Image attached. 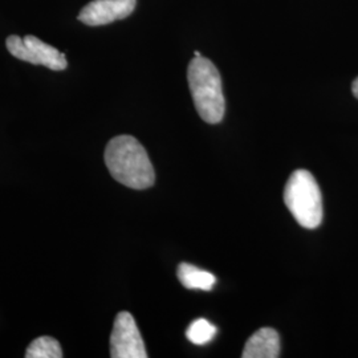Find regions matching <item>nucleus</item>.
<instances>
[{"label": "nucleus", "mask_w": 358, "mask_h": 358, "mask_svg": "<svg viewBox=\"0 0 358 358\" xmlns=\"http://www.w3.org/2000/svg\"><path fill=\"white\" fill-rule=\"evenodd\" d=\"M105 165L110 176L121 185L134 190L152 187L155 171L148 152L131 136H117L105 149Z\"/></svg>", "instance_id": "obj_1"}, {"label": "nucleus", "mask_w": 358, "mask_h": 358, "mask_svg": "<svg viewBox=\"0 0 358 358\" xmlns=\"http://www.w3.org/2000/svg\"><path fill=\"white\" fill-rule=\"evenodd\" d=\"M187 80L198 115L207 124H219L224 117L226 101L217 66L203 56L194 57Z\"/></svg>", "instance_id": "obj_2"}, {"label": "nucleus", "mask_w": 358, "mask_h": 358, "mask_svg": "<svg viewBox=\"0 0 358 358\" xmlns=\"http://www.w3.org/2000/svg\"><path fill=\"white\" fill-rule=\"evenodd\" d=\"M284 202L296 222L304 229H317L322 222V196L315 177L296 170L284 189Z\"/></svg>", "instance_id": "obj_3"}, {"label": "nucleus", "mask_w": 358, "mask_h": 358, "mask_svg": "<svg viewBox=\"0 0 358 358\" xmlns=\"http://www.w3.org/2000/svg\"><path fill=\"white\" fill-rule=\"evenodd\" d=\"M6 45L13 57L27 63L44 65L52 71H64L68 66L64 53L36 36L27 35L22 38L17 35H11L7 38Z\"/></svg>", "instance_id": "obj_4"}, {"label": "nucleus", "mask_w": 358, "mask_h": 358, "mask_svg": "<svg viewBox=\"0 0 358 358\" xmlns=\"http://www.w3.org/2000/svg\"><path fill=\"white\" fill-rule=\"evenodd\" d=\"M110 357L146 358V348L134 317L129 312L115 316L110 336Z\"/></svg>", "instance_id": "obj_5"}, {"label": "nucleus", "mask_w": 358, "mask_h": 358, "mask_svg": "<svg viewBox=\"0 0 358 358\" xmlns=\"http://www.w3.org/2000/svg\"><path fill=\"white\" fill-rule=\"evenodd\" d=\"M136 4L137 0H92L80 11L77 19L87 26L110 24L131 15Z\"/></svg>", "instance_id": "obj_6"}, {"label": "nucleus", "mask_w": 358, "mask_h": 358, "mask_svg": "<svg viewBox=\"0 0 358 358\" xmlns=\"http://www.w3.org/2000/svg\"><path fill=\"white\" fill-rule=\"evenodd\" d=\"M280 356L279 333L272 328H262L254 333L244 346L243 358H276Z\"/></svg>", "instance_id": "obj_7"}, {"label": "nucleus", "mask_w": 358, "mask_h": 358, "mask_svg": "<svg viewBox=\"0 0 358 358\" xmlns=\"http://www.w3.org/2000/svg\"><path fill=\"white\" fill-rule=\"evenodd\" d=\"M180 284L187 289L211 291L217 284V278L205 269L198 268L189 263H180L177 271Z\"/></svg>", "instance_id": "obj_8"}, {"label": "nucleus", "mask_w": 358, "mask_h": 358, "mask_svg": "<svg viewBox=\"0 0 358 358\" xmlns=\"http://www.w3.org/2000/svg\"><path fill=\"white\" fill-rule=\"evenodd\" d=\"M27 358H62L64 357L60 343L50 337L43 336L34 340L26 350Z\"/></svg>", "instance_id": "obj_9"}, {"label": "nucleus", "mask_w": 358, "mask_h": 358, "mask_svg": "<svg viewBox=\"0 0 358 358\" xmlns=\"http://www.w3.org/2000/svg\"><path fill=\"white\" fill-rule=\"evenodd\" d=\"M217 336V327L206 319L192 321L186 331L187 340L195 345H205L213 341Z\"/></svg>", "instance_id": "obj_10"}, {"label": "nucleus", "mask_w": 358, "mask_h": 358, "mask_svg": "<svg viewBox=\"0 0 358 358\" xmlns=\"http://www.w3.org/2000/svg\"><path fill=\"white\" fill-rule=\"evenodd\" d=\"M352 93H353V96L358 100V77L353 81V84H352Z\"/></svg>", "instance_id": "obj_11"}, {"label": "nucleus", "mask_w": 358, "mask_h": 358, "mask_svg": "<svg viewBox=\"0 0 358 358\" xmlns=\"http://www.w3.org/2000/svg\"><path fill=\"white\" fill-rule=\"evenodd\" d=\"M199 56H201V53H199V52H198V51L194 52V57H199Z\"/></svg>", "instance_id": "obj_12"}]
</instances>
